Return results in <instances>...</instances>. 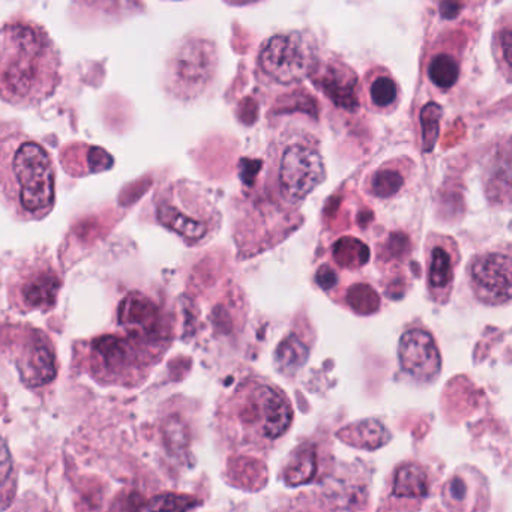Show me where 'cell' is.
<instances>
[{
    "label": "cell",
    "instance_id": "cell-1",
    "mask_svg": "<svg viewBox=\"0 0 512 512\" xmlns=\"http://www.w3.org/2000/svg\"><path fill=\"white\" fill-rule=\"evenodd\" d=\"M61 50L40 23L11 20L0 31V101L35 109L61 86Z\"/></svg>",
    "mask_w": 512,
    "mask_h": 512
},
{
    "label": "cell",
    "instance_id": "cell-2",
    "mask_svg": "<svg viewBox=\"0 0 512 512\" xmlns=\"http://www.w3.org/2000/svg\"><path fill=\"white\" fill-rule=\"evenodd\" d=\"M0 205L19 223L46 220L56 206L52 154L19 124L0 125Z\"/></svg>",
    "mask_w": 512,
    "mask_h": 512
},
{
    "label": "cell",
    "instance_id": "cell-3",
    "mask_svg": "<svg viewBox=\"0 0 512 512\" xmlns=\"http://www.w3.org/2000/svg\"><path fill=\"white\" fill-rule=\"evenodd\" d=\"M292 422L293 409L287 395L262 379L242 382L218 412L224 439L238 451H269Z\"/></svg>",
    "mask_w": 512,
    "mask_h": 512
},
{
    "label": "cell",
    "instance_id": "cell-4",
    "mask_svg": "<svg viewBox=\"0 0 512 512\" xmlns=\"http://www.w3.org/2000/svg\"><path fill=\"white\" fill-rule=\"evenodd\" d=\"M166 347L167 341L133 332L100 335L85 344V371L100 385L136 388L148 379Z\"/></svg>",
    "mask_w": 512,
    "mask_h": 512
},
{
    "label": "cell",
    "instance_id": "cell-5",
    "mask_svg": "<svg viewBox=\"0 0 512 512\" xmlns=\"http://www.w3.org/2000/svg\"><path fill=\"white\" fill-rule=\"evenodd\" d=\"M326 178L319 142L302 131L286 133L269 157L268 184L272 197L287 208L301 205Z\"/></svg>",
    "mask_w": 512,
    "mask_h": 512
},
{
    "label": "cell",
    "instance_id": "cell-6",
    "mask_svg": "<svg viewBox=\"0 0 512 512\" xmlns=\"http://www.w3.org/2000/svg\"><path fill=\"white\" fill-rule=\"evenodd\" d=\"M154 206L158 223L188 245L202 244L220 226L217 206L196 182L167 184L155 194Z\"/></svg>",
    "mask_w": 512,
    "mask_h": 512
},
{
    "label": "cell",
    "instance_id": "cell-7",
    "mask_svg": "<svg viewBox=\"0 0 512 512\" xmlns=\"http://www.w3.org/2000/svg\"><path fill=\"white\" fill-rule=\"evenodd\" d=\"M62 287L64 277L52 254L35 251L8 275V304L19 314L49 313L58 304Z\"/></svg>",
    "mask_w": 512,
    "mask_h": 512
},
{
    "label": "cell",
    "instance_id": "cell-8",
    "mask_svg": "<svg viewBox=\"0 0 512 512\" xmlns=\"http://www.w3.org/2000/svg\"><path fill=\"white\" fill-rule=\"evenodd\" d=\"M319 61V47L310 34L287 32L263 44L257 67L269 83L292 86L310 77Z\"/></svg>",
    "mask_w": 512,
    "mask_h": 512
},
{
    "label": "cell",
    "instance_id": "cell-9",
    "mask_svg": "<svg viewBox=\"0 0 512 512\" xmlns=\"http://www.w3.org/2000/svg\"><path fill=\"white\" fill-rule=\"evenodd\" d=\"M218 50L214 41L187 38L166 67V88L178 100L200 97L217 73Z\"/></svg>",
    "mask_w": 512,
    "mask_h": 512
},
{
    "label": "cell",
    "instance_id": "cell-10",
    "mask_svg": "<svg viewBox=\"0 0 512 512\" xmlns=\"http://www.w3.org/2000/svg\"><path fill=\"white\" fill-rule=\"evenodd\" d=\"M14 364L22 383L28 388H43L58 374L56 350L52 338L41 329L26 326L16 340Z\"/></svg>",
    "mask_w": 512,
    "mask_h": 512
},
{
    "label": "cell",
    "instance_id": "cell-11",
    "mask_svg": "<svg viewBox=\"0 0 512 512\" xmlns=\"http://www.w3.org/2000/svg\"><path fill=\"white\" fill-rule=\"evenodd\" d=\"M469 283L482 304L491 307L508 304L512 287L509 254L490 251L476 256L469 266Z\"/></svg>",
    "mask_w": 512,
    "mask_h": 512
},
{
    "label": "cell",
    "instance_id": "cell-12",
    "mask_svg": "<svg viewBox=\"0 0 512 512\" xmlns=\"http://www.w3.org/2000/svg\"><path fill=\"white\" fill-rule=\"evenodd\" d=\"M398 361L401 370L419 382L436 379L442 368L439 347L430 332L424 329H410L401 335Z\"/></svg>",
    "mask_w": 512,
    "mask_h": 512
},
{
    "label": "cell",
    "instance_id": "cell-13",
    "mask_svg": "<svg viewBox=\"0 0 512 512\" xmlns=\"http://www.w3.org/2000/svg\"><path fill=\"white\" fill-rule=\"evenodd\" d=\"M427 287L431 298L445 304L452 292L455 268L460 262L457 242L446 235H431L427 239Z\"/></svg>",
    "mask_w": 512,
    "mask_h": 512
},
{
    "label": "cell",
    "instance_id": "cell-14",
    "mask_svg": "<svg viewBox=\"0 0 512 512\" xmlns=\"http://www.w3.org/2000/svg\"><path fill=\"white\" fill-rule=\"evenodd\" d=\"M314 85L322 91L338 109L353 112L359 107V80L355 71L338 61L317 62L311 73Z\"/></svg>",
    "mask_w": 512,
    "mask_h": 512
},
{
    "label": "cell",
    "instance_id": "cell-15",
    "mask_svg": "<svg viewBox=\"0 0 512 512\" xmlns=\"http://www.w3.org/2000/svg\"><path fill=\"white\" fill-rule=\"evenodd\" d=\"M119 325L125 332L143 335V337L160 338L161 313L157 302L139 292H131L119 305Z\"/></svg>",
    "mask_w": 512,
    "mask_h": 512
},
{
    "label": "cell",
    "instance_id": "cell-16",
    "mask_svg": "<svg viewBox=\"0 0 512 512\" xmlns=\"http://www.w3.org/2000/svg\"><path fill=\"white\" fill-rule=\"evenodd\" d=\"M481 475L475 470L464 467L457 470L448 481L443 484L442 500L446 508L451 511H473L479 509L478 500L485 499V484Z\"/></svg>",
    "mask_w": 512,
    "mask_h": 512
},
{
    "label": "cell",
    "instance_id": "cell-17",
    "mask_svg": "<svg viewBox=\"0 0 512 512\" xmlns=\"http://www.w3.org/2000/svg\"><path fill=\"white\" fill-rule=\"evenodd\" d=\"M431 482L425 467L406 463L394 473L391 496L394 499L422 500L430 494Z\"/></svg>",
    "mask_w": 512,
    "mask_h": 512
},
{
    "label": "cell",
    "instance_id": "cell-18",
    "mask_svg": "<svg viewBox=\"0 0 512 512\" xmlns=\"http://www.w3.org/2000/svg\"><path fill=\"white\" fill-rule=\"evenodd\" d=\"M319 472V449L316 443L305 442L290 455L284 466L287 485H302L313 481Z\"/></svg>",
    "mask_w": 512,
    "mask_h": 512
},
{
    "label": "cell",
    "instance_id": "cell-19",
    "mask_svg": "<svg viewBox=\"0 0 512 512\" xmlns=\"http://www.w3.org/2000/svg\"><path fill=\"white\" fill-rule=\"evenodd\" d=\"M337 436L347 445L361 449H377L391 440V433L377 419H365L338 431Z\"/></svg>",
    "mask_w": 512,
    "mask_h": 512
},
{
    "label": "cell",
    "instance_id": "cell-20",
    "mask_svg": "<svg viewBox=\"0 0 512 512\" xmlns=\"http://www.w3.org/2000/svg\"><path fill=\"white\" fill-rule=\"evenodd\" d=\"M368 193L377 199H392L406 185L404 167L397 163H386L368 178Z\"/></svg>",
    "mask_w": 512,
    "mask_h": 512
},
{
    "label": "cell",
    "instance_id": "cell-21",
    "mask_svg": "<svg viewBox=\"0 0 512 512\" xmlns=\"http://www.w3.org/2000/svg\"><path fill=\"white\" fill-rule=\"evenodd\" d=\"M19 488V467L7 440L0 434V511L11 508Z\"/></svg>",
    "mask_w": 512,
    "mask_h": 512
},
{
    "label": "cell",
    "instance_id": "cell-22",
    "mask_svg": "<svg viewBox=\"0 0 512 512\" xmlns=\"http://www.w3.org/2000/svg\"><path fill=\"white\" fill-rule=\"evenodd\" d=\"M460 59L448 52H437L428 59L427 77L434 88L449 91L460 79Z\"/></svg>",
    "mask_w": 512,
    "mask_h": 512
},
{
    "label": "cell",
    "instance_id": "cell-23",
    "mask_svg": "<svg viewBox=\"0 0 512 512\" xmlns=\"http://www.w3.org/2000/svg\"><path fill=\"white\" fill-rule=\"evenodd\" d=\"M371 104L377 110H388L398 101V85L388 73H377L371 77L368 86Z\"/></svg>",
    "mask_w": 512,
    "mask_h": 512
},
{
    "label": "cell",
    "instance_id": "cell-24",
    "mask_svg": "<svg viewBox=\"0 0 512 512\" xmlns=\"http://www.w3.org/2000/svg\"><path fill=\"white\" fill-rule=\"evenodd\" d=\"M308 349L295 335H289L275 352V361L281 371H295L307 361Z\"/></svg>",
    "mask_w": 512,
    "mask_h": 512
},
{
    "label": "cell",
    "instance_id": "cell-25",
    "mask_svg": "<svg viewBox=\"0 0 512 512\" xmlns=\"http://www.w3.org/2000/svg\"><path fill=\"white\" fill-rule=\"evenodd\" d=\"M442 107L436 103H428L421 112L422 142L424 151L428 152L436 145L439 137L440 119H442Z\"/></svg>",
    "mask_w": 512,
    "mask_h": 512
},
{
    "label": "cell",
    "instance_id": "cell-26",
    "mask_svg": "<svg viewBox=\"0 0 512 512\" xmlns=\"http://www.w3.org/2000/svg\"><path fill=\"white\" fill-rule=\"evenodd\" d=\"M494 50L500 53V64L503 67V74L506 79L509 80V74H511L512 64V26L509 22V17H505L503 25H500L499 32L496 34V44H494Z\"/></svg>",
    "mask_w": 512,
    "mask_h": 512
},
{
    "label": "cell",
    "instance_id": "cell-27",
    "mask_svg": "<svg viewBox=\"0 0 512 512\" xmlns=\"http://www.w3.org/2000/svg\"><path fill=\"white\" fill-rule=\"evenodd\" d=\"M196 505V500L190 499V497L167 494V496L151 500L145 509H191Z\"/></svg>",
    "mask_w": 512,
    "mask_h": 512
},
{
    "label": "cell",
    "instance_id": "cell-28",
    "mask_svg": "<svg viewBox=\"0 0 512 512\" xmlns=\"http://www.w3.org/2000/svg\"><path fill=\"white\" fill-rule=\"evenodd\" d=\"M226 2L230 5H248L254 4V2H259V0H226Z\"/></svg>",
    "mask_w": 512,
    "mask_h": 512
}]
</instances>
